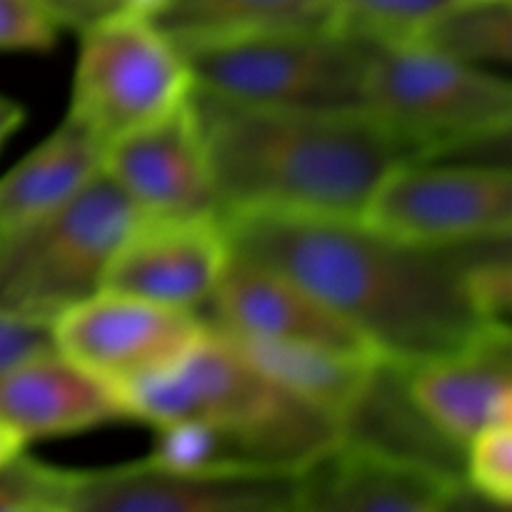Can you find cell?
Instances as JSON below:
<instances>
[{"label":"cell","mask_w":512,"mask_h":512,"mask_svg":"<svg viewBox=\"0 0 512 512\" xmlns=\"http://www.w3.org/2000/svg\"><path fill=\"white\" fill-rule=\"evenodd\" d=\"M40 5L60 30L73 28L75 33L120 10V0H40Z\"/></svg>","instance_id":"27"},{"label":"cell","mask_w":512,"mask_h":512,"mask_svg":"<svg viewBox=\"0 0 512 512\" xmlns=\"http://www.w3.org/2000/svg\"><path fill=\"white\" fill-rule=\"evenodd\" d=\"M23 448H25V443L20 440V435L13 433V430H10L8 425L0 420V463H3V460H8L10 455H15L18 450H23Z\"/></svg>","instance_id":"30"},{"label":"cell","mask_w":512,"mask_h":512,"mask_svg":"<svg viewBox=\"0 0 512 512\" xmlns=\"http://www.w3.org/2000/svg\"><path fill=\"white\" fill-rule=\"evenodd\" d=\"M230 253V235L220 215H143L115 250L103 288L200 315Z\"/></svg>","instance_id":"13"},{"label":"cell","mask_w":512,"mask_h":512,"mask_svg":"<svg viewBox=\"0 0 512 512\" xmlns=\"http://www.w3.org/2000/svg\"><path fill=\"white\" fill-rule=\"evenodd\" d=\"M53 345L120 395L175 368L208 333L198 313L98 290L53 325Z\"/></svg>","instance_id":"9"},{"label":"cell","mask_w":512,"mask_h":512,"mask_svg":"<svg viewBox=\"0 0 512 512\" xmlns=\"http://www.w3.org/2000/svg\"><path fill=\"white\" fill-rule=\"evenodd\" d=\"M455 0H335L338 30L368 43H410Z\"/></svg>","instance_id":"21"},{"label":"cell","mask_w":512,"mask_h":512,"mask_svg":"<svg viewBox=\"0 0 512 512\" xmlns=\"http://www.w3.org/2000/svg\"><path fill=\"white\" fill-rule=\"evenodd\" d=\"M103 173L143 215H220L195 98L110 140L103 148Z\"/></svg>","instance_id":"12"},{"label":"cell","mask_w":512,"mask_h":512,"mask_svg":"<svg viewBox=\"0 0 512 512\" xmlns=\"http://www.w3.org/2000/svg\"><path fill=\"white\" fill-rule=\"evenodd\" d=\"M230 248L318 295L388 363L410 368L473 340L460 245H415L363 220L235 215Z\"/></svg>","instance_id":"1"},{"label":"cell","mask_w":512,"mask_h":512,"mask_svg":"<svg viewBox=\"0 0 512 512\" xmlns=\"http://www.w3.org/2000/svg\"><path fill=\"white\" fill-rule=\"evenodd\" d=\"M363 223L415 245H460L512 233V178L495 165H398L370 198Z\"/></svg>","instance_id":"8"},{"label":"cell","mask_w":512,"mask_h":512,"mask_svg":"<svg viewBox=\"0 0 512 512\" xmlns=\"http://www.w3.org/2000/svg\"><path fill=\"white\" fill-rule=\"evenodd\" d=\"M168 3L170 0H120V10H128V13L155 20L165 8H168Z\"/></svg>","instance_id":"29"},{"label":"cell","mask_w":512,"mask_h":512,"mask_svg":"<svg viewBox=\"0 0 512 512\" xmlns=\"http://www.w3.org/2000/svg\"><path fill=\"white\" fill-rule=\"evenodd\" d=\"M298 512V475L190 473L143 458L75 470L70 512Z\"/></svg>","instance_id":"10"},{"label":"cell","mask_w":512,"mask_h":512,"mask_svg":"<svg viewBox=\"0 0 512 512\" xmlns=\"http://www.w3.org/2000/svg\"><path fill=\"white\" fill-rule=\"evenodd\" d=\"M140 218L100 170L58 208L0 228V315L50 328L103 290L115 250Z\"/></svg>","instance_id":"4"},{"label":"cell","mask_w":512,"mask_h":512,"mask_svg":"<svg viewBox=\"0 0 512 512\" xmlns=\"http://www.w3.org/2000/svg\"><path fill=\"white\" fill-rule=\"evenodd\" d=\"M200 318L228 338L315 345L378 358L363 335L303 283L235 250Z\"/></svg>","instance_id":"11"},{"label":"cell","mask_w":512,"mask_h":512,"mask_svg":"<svg viewBox=\"0 0 512 512\" xmlns=\"http://www.w3.org/2000/svg\"><path fill=\"white\" fill-rule=\"evenodd\" d=\"M228 340L273 383L293 393L295 398L333 415L340 425L350 408L358 403L380 363V358L373 355L340 353L315 345L250 338Z\"/></svg>","instance_id":"18"},{"label":"cell","mask_w":512,"mask_h":512,"mask_svg":"<svg viewBox=\"0 0 512 512\" xmlns=\"http://www.w3.org/2000/svg\"><path fill=\"white\" fill-rule=\"evenodd\" d=\"M463 285L470 308L483 323L510 325L512 263L510 235L470 240L463 248Z\"/></svg>","instance_id":"22"},{"label":"cell","mask_w":512,"mask_h":512,"mask_svg":"<svg viewBox=\"0 0 512 512\" xmlns=\"http://www.w3.org/2000/svg\"><path fill=\"white\" fill-rule=\"evenodd\" d=\"M50 345H53V333L48 325L25 323V320L0 315V373Z\"/></svg>","instance_id":"26"},{"label":"cell","mask_w":512,"mask_h":512,"mask_svg":"<svg viewBox=\"0 0 512 512\" xmlns=\"http://www.w3.org/2000/svg\"><path fill=\"white\" fill-rule=\"evenodd\" d=\"M195 90L273 110H365L373 43L343 30H300L178 45Z\"/></svg>","instance_id":"5"},{"label":"cell","mask_w":512,"mask_h":512,"mask_svg":"<svg viewBox=\"0 0 512 512\" xmlns=\"http://www.w3.org/2000/svg\"><path fill=\"white\" fill-rule=\"evenodd\" d=\"M60 28L40 0H0V50L45 53L58 43Z\"/></svg>","instance_id":"25"},{"label":"cell","mask_w":512,"mask_h":512,"mask_svg":"<svg viewBox=\"0 0 512 512\" xmlns=\"http://www.w3.org/2000/svg\"><path fill=\"white\" fill-rule=\"evenodd\" d=\"M193 93L183 50L155 20L115 10L78 30L68 115L103 148L180 108Z\"/></svg>","instance_id":"7"},{"label":"cell","mask_w":512,"mask_h":512,"mask_svg":"<svg viewBox=\"0 0 512 512\" xmlns=\"http://www.w3.org/2000/svg\"><path fill=\"white\" fill-rule=\"evenodd\" d=\"M123 398L130 420L150 428L173 420L213 425L270 473L298 475L343 438L333 415L280 388L210 328L175 368Z\"/></svg>","instance_id":"3"},{"label":"cell","mask_w":512,"mask_h":512,"mask_svg":"<svg viewBox=\"0 0 512 512\" xmlns=\"http://www.w3.org/2000/svg\"><path fill=\"white\" fill-rule=\"evenodd\" d=\"M470 498L463 480L348 438L298 473V512H450Z\"/></svg>","instance_id":"14"},{"label":"cell","mask_w":512,"mask_h":512,"mask_svg":"<svg viewBox=\"0 0 512 512\" xmlns=\"http://www.w3.org/2000/svg\"><path fill=\"white\" fill-rule=\"evenodd\" d=\"M0 420L28 445L130 423V410L113 385L50 345L0 373Z\"/></svg>","instance_id":"16"},{"label":"cell","mask_w":512,"mask_h":512,"mask_svg":"<svg viewBox=\"0 0 512 512\" xmlns=\"http://www.w3.org/2000/svg\"><path fill=\"white\" fill-rule=\"evenodd\" d=\"M410 43L475 68L510 63V0H455L425 23Z\"/></svg>","instance_id":"20"},{"label":"cell","mask_w":512,"mask_h":512,"mask_svg":"<svg viewBox=\"0 0 512 512\" xmlns=\"http://www.w3.org/2000/svg\"><path fill=\"white\" fill-rule=\"evenodd\" d=\"M103 170V145L65 115L63 123L0 178V228L58 208Z\"/></svg>","instance_id":"17"},{"label":"cell","mask_w":512,"mask_h":512,"mask_svg":"<svg viewBox=\"0 0 512 512\" xmlns=\"http://www.w3.org/2000/svg\"><path fill=\"white\" fill-rule=\"evenodd\" d=\"M193 98L223 218L360 220L378 185L418 160L368 110L253 108L200 90Z\"/></svg>","instance_id":"2"},{"label":"cell","mask_w":512,"mask_h":512,"mask_svg":"<svg viewBox=\"0 0 512 512\" xmlns=\"http://www.w3.org/2000/svg\"><path fill=\"white\" fill-rule=\"evenodd\" d=\"M365 110L413 148L418 160L448 158L508 138L512 88L485 68L418 43L373 45Z\"/></svg>","instance_id":"6"},{"label":"cell","mask_w":512,"mask_h":512,"mask_svg":"<svg viewBox=\"0 0 512 512\" xmlns=\"http://www.w3.org/2000/svg\"><path fill=\"white\" fill-rule=\"evenodd\" d=\"M23 120H25L23 105H20L18 100L0 93V148H3L5 140H8L20 125H23Z\"/></svg>","instance_id":"28"},{"label":"cell","mask_w":512,"mask_h":512,"mask_svg":"<svg viewBox=\"0 0 512 512\" xmlns=\"http://www.w3.org/2000/svg\"><path fill=\"white\" fill-rule=\"evenodd\" d=\"M73 473L18 450L0 463V512H70Z\"/></svg>","instance_id":"23"},{"label":"cell","mask_w":512,"mask_h":512,"mask_svg":"<svg viewBox=\"0 0 512 512\" xmlns=\"http://www.w3.org/2000/svg\"><path fill=\"white\" fill-rule=\"evenodd\" d=\"M463 480L490 508L512 505V425H488L463 448Z\"/></svg>","instance_id":"24"},{"label":"cell","mask_w":512,"mask_h":512,"mask_svg":"<svg viewBox=\"0 0 512 512\" xmlns=\"http://www.w3.org/2000/svg\"><path fill=\"white\" fill-rule=\"evenodd\" d=\"M178 45L300 30H338L335 0H170L155 18Z\"/></svg>","instance_id":"19"},{"label":"cell","mask_w":512,"mask_h":512,"mask_svg":"<svg viewBox=\"0 0 512 512\" xmlns=\"http://www.w3.org/2000/svg\"><path fill=\"white\" fill-rule=\"evenodd\" d=\"M403 373L420 413L463 448L488 425H512L510 325H485L460 348Z\"/></svg>","instance_id":"15"}]
</instances>
